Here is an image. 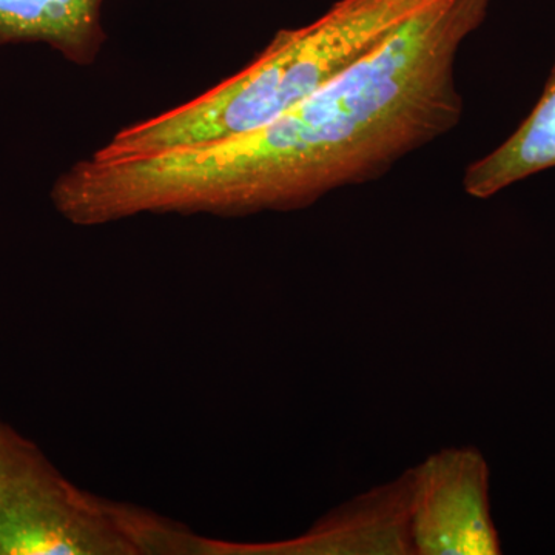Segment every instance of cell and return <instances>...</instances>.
<instances>
[{
    "mask_svg": "<svg viewBox=\"0 0 555 555\" xmlns=\"http://www.w3.org/2000/svg\"><path fill=\"white\" fill-rule=\"evenodd\" d=\"M492 0H433L377 49L283 116L218 144L80 160L73 195L91 225L142 214L248 217L306 208L385 178L465 112L456 62Z\"/></svg>",
    "mask_w": 555,
    "mask_h": 555,
    "instance_id": "cell-1",
    "label": "cell"
},
{
    "mask_svg": "<svg viewBox=\"0 0 555 555\" xmlns=\"http://www.w3.org/2000/svg\"><path fill=\"white\" fill-rule=\"evenodd\" d=\"M433 0H337L305 27L280 30L246 68L153 118L124 127L96 159L142 158L250 133L312 96Z\"/></svg>",
    "mask_w": 555,
    "mask_h": 555,
    "instance_id": "cell-2",
    "label": "cell"
},
{
    "mask_svg": "<svg viewBox=\"0 0 555 555\" xmlns=\"http://www.w3.org/2000/svg\"><path fill=\"white\" fill-rule=\"evenodd\" d=\"M204 535L79 488L0 420V555H203Z\"/></svg>",
    "mask_w": 555,
    "mask_h": 555,
    "instance_id": "cell-3",
    "label": "cell"
},
{
    "mask_svg": "<svg viewBox=\"0 0 555 555\" xmlns=\"http://www.w3.org/2000/svg\"><path fill=\"white\" fill-rule=\"evenodd\" d=\"M411 474L412 554H500L489 507V470L476 449H447Z\"/></svg>",
    "mask_w": 555,
    "mask_h": 555,
    "instance_id": "cell-4",
    "label": "cell"
},
{
    "mask_svg": "<svg viewBox=\"0 0 555 555\" xmlns=\"http://www.w3.org/2000/svg\"><path fill=\"white\" fill-rule=\"evenodd\" d=\"M409 506L408 473L335 511L298 539L259 545L211 539L210 554H412Z\"/></svg>",
    "mask_w": 555,
    "mask_h": 555,
    "instance_id": "cell-5",
    "label": "cell"
},
{
    "mask_svg": "<svg viewBox=\"0 0 555 555\" xmlns=\"http://www.w3.org/2000/svg\"><path fill=\"white\" fill-rule=\"evenodd\" d=\"M102 2L104 0H0V46L46 43L67 60L89 65L105 40Z\"/></svg>",
    "mask_w": 555,
    "mask_h": 555,
    "instance_id": "cell-6",
    "label": "cell"
},
{
    "mask_svg": "<svg viewBox=\"0 0 555 555\" xmlns=\"http://www.w3.org/2000/svg\"><path fill=\"white\" fill-rule=\"evenodd\" d=\"M555 167V64L542 96L517 130L499 147L466 167L463 189L477 199Z\"/></svg>",
    "mask_w": 555,
    "mask_h": 555,
    "instance_id": "cell-7",
    "label": "cell"
}]
</instances>
